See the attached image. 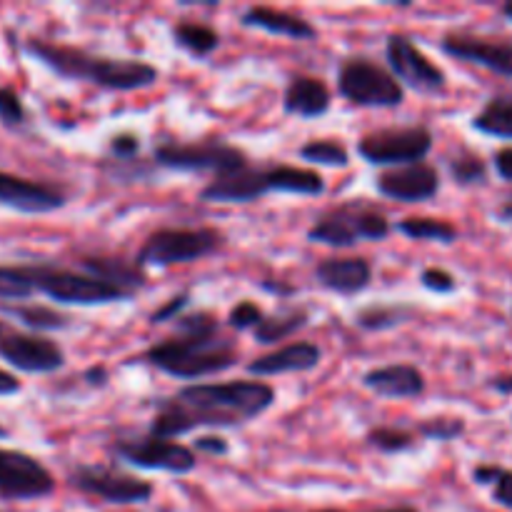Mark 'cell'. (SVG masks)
<instances>
[{"label":"cell","mask_w":512,"mask_h":512,"mask_svg":"<svg viewBox=\"0 0 512 512\" xmlns=\"http://www.w3.org/2000/svg\"><path fill=\"white\" fill-rule=\"evenodd\" d=\"M320 512H338V510H320ZM373 512H418L415 508H390V510H373Z\"/></svg>","instance_id":"obj_49"},{"label":"cell","mask_w":512,"mask_h":512,"mask_svg":"<svg viewBox=\"0 0 512 512\" xmlns=\"http://www.w3.org/2000/svg\"><path fill=\"white\" fill-rule=\"evenodd\" d=\"M5 435H8V430H5V428H0V438H5Z\"/></svg>","instance_id":"obj_51"},{"label":"cell","mask_w":512,"mask_h":512,"mask_svg":"<svg viewBox=\"0 0 512 512\" xmlns=\"http://www.w3.org/2000/svg\"><path fill=\"white\" fill-rule=\"evenodd\" d=\"M440 48L453 58L465 63L483 65L493 73L512 78V40L510 38H488V35H445Z\"/></svg>","instance_id":"obj_16"},{"label":"cell","mask_w":512,"mask_h":512,"mask_svg":"<svg viewBox=\"0 0 512 512\" xmlns=\"http://www.w3.org/2000/svg\"><path fill=\"white\" fill-rule=\"evenodd\" d=\"M410 315L408 308H395V305H373L358 313V325L365 330H388L405 323Z\"/></svg>","instance_id":"obj_31"},{"label":"cell","mask_w":512,"mask_h":512,"mask_svg":"<svg viewBox=\"0 0 512 512\" xmlns=\"http://www.w3.org/2000/svg\"><path fill=\"white\" fill-rule=\"evenodd\" d=\"M450 175L458 185H480L488 180V165L480 155H460V158L450 160Z\"/></svg>","instance_id":"obj_32"},{"label":"cell","mask_w":512,"mask_h":512,"mask_svg":"<svg viewBox=\"0 0 512 512\" xmlns=\"http://www.w3.org/2000/svg\"><path fill=\"white\" fill-rule=\"evenodd\" d=\"M185 305H188V295H175V298H170L168 303L163 305V308L155 310L153 315H150V323H165V320H178L180 313L185 310Z\"/></svg>","instance_id":"obj_39"},{"label":"cell","mask_w":512,"mask_h":512,"mask_svg":"<svg viewBox=\"0 0 512 512\" xmlns=\"http://www.w3.org/2000/svg\"><path fill=\"white\" fill-rule=\"evenodd\" d=\"M375 188L380 195L398 203H428L440 190V175L433 165L415 163L403 168H390L378 175Z\"/></svg>","instance_id":"obj_17"},{"label":"cell","mask_w":512,"mask_h":512,"mask_svg":"<svg viewBox=\"0 0 512 512\" xmlns=\"http://www.w3.org/2000/svg\"><path fill=\"white\" fill-rule=\"evenodd\" d=\"M0 310L33 330H63L70 325L68 315L58 313L48 305H3Z\"/></svg>","instance_id":"obj_27"},{"label":"cell","mask_w":512,"mask_h":512,"mask_svg":"<svg viewBox=\"0 0 512 512\" xmlns=\"http://www.w3.org/2000/svg\"><path fill=\"white\" fill-rule=\"evenodd\" d=\"M420 283H423V288H428L430 293H453L455 288H458V280H455L453 273H448V270L443 268H428L423 270V275H420Z\"/></svg>","instance_id":"obj_38"},{"label":"cell","mask_w":512,"mask_h":512,"mask_svg":"<svg viewBox=\"0 0 512 512\" xmlns=\"http://www.w3.org/2000/svg\"><path fill=\"white\" fill-rule=\"evenodd\" d=\"M0 358L23 373H55L65 365L60 345L43 335L8 333L0 338Z\"/></svg>","instance_id":"obj_15"},{"label":"cell","mask_w":512,"mask_h":512,"mask_svg":"<svg viewBox=\"0 0 512 512\" xmlns=\"http://www.w3.org/2000/svg\"><path fill=\"white\" fill-rule=\"evenodd\" d=\"M368 443L383 453H403L415 445V435L403 428H375L368 433Z\"/></svg>","instance_id":"obj_33"},{"label":"cell","mask_w":512,"mask_h":512,"mask_svg":"<svg viewBox=\"0 0 512 512\" xmlns=\"http://www.w3.org/2000/svg\"><path fill=\"white\" fill-rule=\"evenodd\" d=\"M145 360L173 378L198 380L233 368L238 363V350L220 335L213 315L193 313L178 318V335L153 345Z\"/></svg>","instance_id":"obj_2"},{"label":"cell","mask_w":512,"mask_h":512,"mask_svg":"<svg viewBox=\"0 0 512 512\" xmlns=\"http://www.w3.org/2000/svg\"><path fill=\"white\" fill-rule=\"evenodd\" d=\"M490 385H493V388L498 390V393L510 395L512 393V373L510 375H503V378H495Z\"/></svg>","instance_id":"obj_47"},{"label":"cell","mask_w":512,"mask_h":512,"mask_svg":"<svg viewBox=\"0 0 512 512\" xmlns=\"http://www.w3.org/2000/svg\"><path fill=\"white\" fill-rule=\"evenodd\" d=\"M173 40L195 58H208L220 45L218 33L210 25L195 23V20H180L173 25Z\"/></svg>","instance_id":"obj_25"},{"label":"cell","mask_w":512,"mask_h":512,"mask_svg":"<svg viewBox=\"0 0 512 512\" xmlns=\"http://www.w3.org/2000/svg\"><path fill=\"white\" fill-rule=\"evenodd\" d=\"M80 268L85 270V275L90 278L105 280L110 285H118V288L130 290L140 288L145 283V275L138 265H128L125 260H113V258H85L80 260Z\"/></svg>","instance_id":"obj_24"},{"label":"cell","mask_w":512,"mask_h":512,"mask_svg":"<svg viewBox=\"0 0 512 512\" xmlns=\"http://www.w3.org/2000/svg\"><path fill=\"white\" fill-rule=\"evenodd\" d=\"M398 230L410 240H433V243L450 245L458 240V228L448 220L438 218H405L398 223Z\"/></svg>","instance_id":"obj_28"},{"label":"cell","mask_w":512,"mask_h":512,"mask_svg":"<svg viewBox=\"0 0 512 512\" xmlns=\"http://www.w3.org/2000/svg\"><path fill=\"white\" fill-rule=\"evenodd\" d=\"M363 385L383 398H418L425 393V378L413 365H385V368H373L365 373Z\"/></svg>","instance_id":"obj_19"},{"label":"cell","mask_w":512,"mask_h":512,"mask_svg":"<svg viewBox=\"0 0 512 512\" xmlns=\"http://www.w3.org/2000/svg\"><path fill=\"white\" fill-rule=\"evenodd\" d=\"M105 378H108L105 368H90L88 373H85V380H88L90 385H103Z\"/></svg>","instance_id":"obj_46"},{"label":"cell","mask_w":512,"mask_h":512,"mask_svg":"<svg viewBox=\"0 0 512 512\" xmlns=\"http://www.w3.org/2000/svg\"><path fill=\"white\" fill-rule=\"evenodd\" d=\"M300 158L313 165H328V168H345L350 163V153L340 140L315 138L300 148Z\"/></svg>","instance_id":"obj_30"},{"label":"cell","mask_w":512,"mask_h":512,"mask_svg":"<svg viewBox=\"0 0 512 512\" xmlns=\"http://www.w3.org/2000/svg\"><path fill=\"white\" fill-rule=\"evenodd\" d=\"M503 13L508 15V18L512 20V0H510V3H505V5H503Z\"/></svg>","instance_id":"obj_50"},{"label":"cell","mask_w":512,"mask_h":512,"mask_svg":"<svg viewBox=\"0 0 512 512\" xmlns=\"http://www.w3.org/2000/svg\"><path fill=\"white\" fill-rule=\"evenodd\" d=\"M0 338H3V325H0Z\"/></svg>","instance_id":"obj_52"},{"label":"cell","mask_w":512,"mask_h":512,"mask_svg":"<svg viewBox=\"0 0 512 512\" xmlns=\"http://www.w3.org/2000/svg\"><path fill=\"white\" fill-rule=\"evenodd\" d=\"M53 490V475L38 458L20 450L0 448V498L38 500Z\"/></svg>","instance_id":"obj_12"},{"label":"cell","mask_w":512,"mask_h":512,"mask_svg":"<svg viewBox=\"0 0 512 512\" xmlns=\"http://www.w3.org/2000/svg\"><path fill=\"white\" fill-rule=\"evenodd\" d=\"M495 170L503 180L512 183V148H503L495 153Z\"/></svg>","instance_id":"obj_43"},{"label":"cell","mask_w":512,"mask_h":512,"mask_svg":"<svg viewBox=\"0 0 512 512\" xmlns=\"http://www.w3.org/2000/svg\"><path fill=\"white\" fill-rule=\"evenodd\" d=\"M265 320V313L250 300H243V303L235 305L228 315V323L238 330H255Z\"/></svg>","instance_id":"obj_36"},{"label":"cell","mask_w":512,"mask_h":512,"mask_svg":"<svg viewBox=\"0 0 512 512\" xmlns=\"http://www.w3.org/2000/svg\"><path fill=\"white\" fill-rule=\"evenodd\" d=\"M430 150H433V133L425 125L378 130L365 135L358 143L360 158L373 165H393V168L423 163Z\"/></svg>","instance_id":"obj_9"},{"label":"cell","mask_w":512,"mask_h":512,"mask_svg":"<svg viewBox=\"0 0 512 512\" xmlns=\"http://www.w3.org/2000/svg\"><path fill=\"white\" fill-rule=\"evenodd\" d=\"M498 215L505 220V223H512V200L508 205H503V208H500Z\"/></svg>","instance_id":"obj_48"},{"label":"cell","mask_w":512,"mask_h":512,"mask_svg":"<svg viewBox=\"0 0 512 512\" xmlns=\"http://www.w3.org/2000/svg\"><path fill=\"white\" fill-rule=\"evenodd\" d=\"M385 58H388L390 70L400 85L418 90V93H443L445 73L405 35H390L385 45Z\"/></svg>","instance_id":"obj_11"},{"label":"cell","mask_w":512,"mask_h":512,"mask_svg":"<svg viewBox=\"0 0 512 512\" xmlns=\"http://www.w3.org/2000/svg\"><path fill=\"white\" fill-rule=\"evenodd\" d=\"M338 90L345 100L363 108H395L405 95L395 75L368 58H350L340 65Z\"/></svg>","instance_id":"obj_8"},{"label":"cell","mask_w":512,"mask_h":512,"mask_svg":"<svg viewBox=\"0 0 512 512\" xmlns=\"http://www.w3.org/2000/svg\"><path fill=\"white\" fill-rule=\"evenodd\" d=\"M155 163L170 170H190V173L213 170L215 175H225L248 168V155L233 145L220 143V140L190 145L165 143L155 148Z\"/></svg>","instance_id":"obj_10"},{"label":"cell","mask_w":512,"mask_h":512,"mask_svg":"<svg viewBox=\"0 0 512 512\" xmlns=\"http://www.w3.org/2000/svg\"><path fill=\"white\" fill-rule=\"evenodd\" d=\"M330 103H333L330 88L313 75H295L283 95L285 113L298 115V118H320L328 113Z\"/></svg>","instance_id":"obj_22"},{"label":"cell","mask_w":512,"mask_h":512,"mask_svg":"<svg viewBox=\"0 0 512 512\" xmlns=\"http://www.w3.org/2000/svg\"><path fill=\"white\" fill-rule=\"evenodd\" d=\"M23 273L33 290L65 305H105L133 298L130 290L118 288V285L90 278L85 273L50 268V265H23Z\"/></svg>","instance_id":"obj_5"},{"label":"cell","mask_w":512,"mask_h":512,"mask_svg":"<svg viewBox=\"0 0 512 512\" xmlns=\"http://www.w3.org/2000/svg\"><path fill=\"white\" fill-rule=\"evenodd\" d=\"M240 23L245 28H258L265 30L270 35H285V38L293 40H310L315 38V28L305 18H298L293 13H285V10L268 8V5H253L243 13Z\"/></svg>","instance_id":"obj_23"},{"label":"cell","mask_w":512,"mask_h":512,"mask_svg":"<svg viewBox=\"0 0 512 512\" xmlns=\"http://www.w3.org/2000/svg\"><path fill=\"white\" fill-rule=\"evenodd\" d=\"M268 193L323 195V175L293 165H270V168H243L235 173L215 175L203 188L200 198L208 203H253Z\"/></svg>","instance_id":"obj_4"},{"label":"cell","mask_w":512,"mask_h":512,"mask_svg":"<svg viewBox=\"0 0 512 512\" xmlns=\"http://www.w3.org/2000/svg\"><path fill=\"white\" fill-rule=\"evenodd\" d=\"M0 120H3L5 125H20L25 120V108H23V100H20V95L15 93L13 88H8V85H3L0 88Z\"/></svg>","instance_id":"obj_37"},{"label":"cell","mask_w":512,"mask_h":512,"mask_svg":"<svg viewBox=\"0 0 512 512\" xmlns=\"http://www.w3.org/2000/svg\"><path fill=\"white\" fill-rule=\"evenodd\" d=\"M308 325V315L305 313H285V315H265L263 323L255 328V340L263 345L280 343V340L290 338L298 333L300 328Z\"/></svg>","instance_id":"obj_29"},{"label":"cell","mask_w":512,"mask_h":512,"mask_svg":"<svg viewBox=\"0 0 512 512\" xmlns=\"http://www.w3.org/2000/svg\"><path fill=\"white\" fill-rule=\"evenodd\" d=\"M193 448L208 455H225L230 450V445L220 435H200L198 440H193Z\"/></svg>","instance_id":"obj_42"},{"label":"cell","mask_w":512,"mask_h":512,"mask_svg":"<svg viewBox=\"0 0 512 512\" xmlns=\"http://www.w3.org/2000/svg\"><path fill=\"white\" fill-rule=\"evenodd\" d=\"M70 483L83 490V493L115 505L148 503L150 495H153V485L150 483L108 468H78L70 473Z\"/></svg>","instance_id":"obj_14"},{"label":"cell","mask_w":512,"mask_h":512,"mask_svg":"<svg viewBox=\"0 0 512 512\" xmlns=\"http://www.w3.org/2000/svg\"><path fill=\"white\" fill-rule=\"evenodd\" d=\"M25 50L55 70L63 78L88 80L108 90H138L150 88L158 80V70L145 60L130 58H103V55H88L83 50L68 48V45H55L48 40H28Z\"/></svg>","instance_id":"obj_3"},{"label":"cell","mask_w":512,"mask_h":512,"mask_svg":"<svg viewBox=\"0 0 512 512\" xmlns=\"http://www.w3.org/2000/svg\"><path fill=\"white\" fill-rule=\"evenodd\" d=\"M315 278L333 293H360L373 280V268L365 258H328L315 268Z\"/></svg>","instance_id":"obj_20"},{"label":"cell","mask_w":512,"mask_h":512,"mask_svg":"<svg viewBox=\"0 0 512 512\" xmlns=\"http://www.w3.org/2000/svg\"><path fill=\"white\" fill-rule=\"evenodd\" d=\"M275 390L258 380L198 383L158 405L150 435L175 438L195 428H238L273 408Z\"/></svg>","instance_id":"obj_1"},{"label":"cell","mask_w":512,"mask_h":512,"mask_svg":"<svg viewBox=\"0 0 512 512\" xmlns=\"http://www.w3.org/2000/svg\"><path fill=\"white\" fill-rule=\"evenodd\" d=\"M35 290L25 278L23 268H0V298L3 300H25Z\"/></svg>","instance_id":"obj_35"},{"label":"cell","mask_w":512,"mask_h":512,"mask_svg":"<svg viewBox=\"0 0 512 512\" xmlns=\"http://www.w3.org/2000/svg\"><path fill=\"white\" fill-rule=\"evenodd\" d=\"M0 205L18 210V213H53L63 208L65 193L55 185L38 183V180L18 178L0 170Z\"/></svg>","instance_id":"obj_18"},{"label":"cell","mask_w":512,"mask_h":512,"mask_svg":"<svg viewBox=\"0 0 512 512\" xmlns=\"http://www.w3.org/2000/svg\"><path fill=\"white\" fill-rule=\"evenodd\" d=\"M498 475H500L498 465H478V468L473 470L475 483L480 485H493L495 480H498Z\"/></svg>","instance_id":"obj_45"},{"label":"cell","mask_w":512,"mask_h":512,"mask_svg":"<svg viewBox=\"0 0 512 512\" xmlns=\"http://www.w3.org/2000/svg\"><path fill=\"white\" fill-rule=\"evenodd\" d=\"M115 453L125 460V463L135 465L143 470H163V473L185 475L195 470V455L193 450L185 445L173 443L168 438H158V435H148V438L138 440H120L115 443Z\"/></svg>","instance_id":"obj_13"},{"label":"cell","mask_w":512,"mask_h":512,"mask_svg":"<svg viewBox=\"0 0 512 512\" xmlns=\"http://www.w3.org/2000/svg\"><path fill=\"white\" fill-rule=\"evenodd\" d=\"M418 430H420V435H425V438L443 440V443H448V440L460 438V435L465 433V420L463 418H448V415H440V418L423 420V423L418 425Z\"/></svg>","instance_id":"obj_34"},{"label":"cell","mask_w":512,"mask_h":512,"mask_svg":"<svg viewBox=\"0 0 512 512\" xmlns=\"http://www.w3.org/2000/svg\"><path fill=\"white\" fill-rule=\"evenodd\" d=\"M320 358H323V353H320L318 345L293 343L275 350V353L253 360V363L248 365V373L258 375V378H268V375H283V373H308V370L318 368Z\"/></svg>","instance_id":"obj_21"},{"label":"cell","mask_w":512,"mask_h":512,"mask_svg":"<svg viewBox=\"0 0 512 512\" xmlns=\"http://www.w3.org/2000/svg\"><path fill=\"white\" fill-rule=\"evenodd\" d=\"M473 128L493 138L512 140V100L493 98L473 118Z\"/></svg>","instance_id":"obj_26"},{"label":"cell","mask_w":512,"mask_h":512,"mask_svg":"<svg viewBox=\"0 0 512 512\" xmlns=\"http://www.w3.org/2000/svg\"><path fill=\"white\" fill-rule=\"evenodd\" d=\"M110 150H113V155H118V158H133L140 150V140L135 138L133 133H120L110 140Z\"/></svg>","instance_id":"obj_41"},{"label":"cell","mask_w":512,"mask_h":512,"mask_svg":"<svg viewBox=\"0 0 512 512\" xmlns=\"http://www.w3.org/2000/svg\"><path fill=\"white\" fill-rule=\"evenodd\" d=\"M393 230L390 220L380 210L368 208V205H343L323 218L315 220L313 228L308 230V240L323 245H335V248H350L363 240H385Z\"/></svg>","instance_id":"obj_7"},{"label":"cell","mask_w":512,"mask_h":512,"mask_svg":"<svg viewBox=\"0 0 512 512\" xmlns=\"http://www.w3.org/2000/svg\"><path fill=\"white\" fill-rule=\"evenodd\" d=\"M23 390L20 380L15 375H10L8 370L0 368V398H8V395H18Z\"/></svg>","instance_id":"obj_44"},{"label":"cell","mask_w":512,"mask_h":512,"mask_svg":"<svg viewBox=\"0 0 512 512\" xmlns=\"http://www.w3.org/2000/svg\"><path fill=\"white\" fill-rule=\"evenodd\" d=\"M223 233L213 228H163L150 235L138 250V268H170L180 263H195L223 248Z\"/></svg>","instance_id":"obj_6"},{"label":"cell","mask_w":512,"mask_h":512,"mask_svg":"<svg viewBox=\"0 0 512 512\" xmlns=\"http://www.w3.org/2000/svg\"><path fill=\"white\" fill-rule=\"evenodd\" d=\"M493 498L495 503H500L512 512V470L500 468L498 480L493 483Z\"/></svg>","instance_id":"obj_40"}]
</instances>
